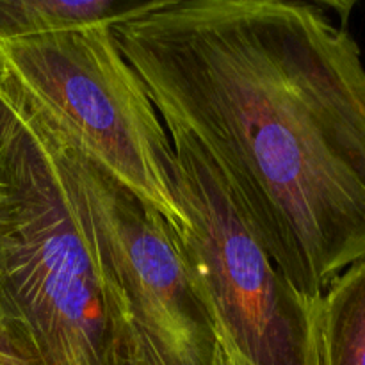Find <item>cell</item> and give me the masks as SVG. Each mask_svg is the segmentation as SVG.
<instances>
[{
  "mask_svg": "<svg viewBox=\"0 0 365 365\" xmlns=\"http://www.w3.org/2000/svg\"><path fill=\"white\" fill-rule=\"evenodd\" d=\"M166 128L191 135L305 298L365 260V66L317 4L159 0L113 25Z\"/></svg>",
  "mask_w": 365,
  "mask_h": 365,
  "instance_id": "1",
  "label": "cell"
},
{
  "mask_svg": "<svg viewBox=\"0 0 365 365\" xmlns=\"http://www.w3.org/2000/svg\"><path fill=\"white\" fill-rule=\"evenodd\" d=\"M130 323L48 127L0 73V327L43 365H110Z\"/></svg>",
  "mask_w": 365,
  "mask_h": 365,
  "instance_id": "2",
  "label": "cell"
},
{
  "mask_svg": "<svg viewBox=\"0 0 365 365\" xmlns=\"http://www.w3.org/2000/svg\"><path fill=\"white\" fill-rule=\"evenodd\" d=\"M0 73L84 155L173 232L189 225L173 191V146L113 25L0 41Z\"/></svg>",
  "mask_w": 365,
  "mask_h": 365,
  "instance_id": "3",
  "label": "cell"
},
{
  "mask_svg": "<svg viewBox=\"0 0 365 365\" xmlns=\"http://www.w3.org/2000/svg\"><path fill=\"white\" fill-rule=\"evenodd\" d=\"M173 191L189 225L173 232L225 365H321L319 299L278 271L198 143L168 128Z\"/></svg>",
  "mask_w": 365,
  "mask_h": 365,
  "instance_id": "4",
  "label": "cell"
},
{
  "mask_svg": "<svg viewBox=\"0 0 365 365\" xmlns=\"http://www.w3.org/2000/svg\"><path fill=\"white\" fill-rule=\"evenodd\" d=\"M46 127L84 210L96 253L130 319L182 365L223 364L212 324L166 220L52 125Z\"/></svg>",
  "mask_w": 365,
  "mask_h": 365,
  "instance_id": "5",
  "label": "cell"
},
{
  "mask_svg": "<svg viewBox=\"0 0 365 365\" xmlns=\"http://www.w3.org/2000/svg\"><path fill=\"white\" fill-rule=\"evenodd\" d=\"M157 4L159 0H0V41L64 29L116 25Z\"/></svg>",
  "mask_w": 365,
  "mask_h": 365,
  "instance_id": "6",
  "label": "cell"
},
{
  "mask_svg": "<svg viewBox=\"0 0 365 365\" xmlns=\"http://www.w3.org/2000/svg\"><path fill=\"white\" fill-rule=\"evenodd\" d=\"M317 331L321 365H365V260L321 296Z\"/></svg>",
  "mask_w": 365,
  "mask_h": 365,
  "instance_id": "7",
  "label": "cell"
},
{
  "mask_svg": "<svg viewBox=\"0 0 365 365\" xmlns=\"http://www.w3.org/2000/svg\"><path fill=\"white\" fill-rule=\"evenodd\" d=\"M110 365H182L159 348L132 321L114 349Z\"/></svg>",
  "mask_w": 365,
  "mask_h": 365,
  "instance_id": "8",
  "label": "cell"
},
{
  "mask_svg": "<svg viewBox=\"0 0 365 365\" xmlns=\"http://www.w3.org/2000/svg\"><path fill=\"white\" fill-rule=\"evenodd\" d=\"M0 365H43V362L21 331L0 327Z\"/></svg>",
  "mask_w": 365,
  "mask_h": 365,
  "instance_id": "9",
  "label": "cell"
},
{
  "mask_svg": "<svg viewBox=\"0 0 365 365\" xmlns=\"http://www.w3.org/2000/svg\"><path fill=\"white\" fill-rule=\"evenodd\" d=\"M221 365H225V364H221Z\"/></svg>",
  "mask_w": 365,
  "mask_h": 365,
  "instance_id": "10",
  "label": "cell"
}]
</instances>
